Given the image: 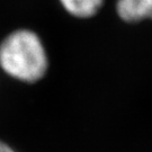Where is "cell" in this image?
Returning <instances> with one entry per match:
<instances>
[{"mask_svg": "<svg viewBox=\"0 0 152 152\" xmlns=\"http://www.w3.org/2000/svg\"><path fill=\"white\" fill-rule=\"evenodd\" d=\"M50 59L44 41L28 27H16L0 39V71L7 78L24 85L44 79Z\"/></svg>", "mask_w": 152, "mask_h": 152, "instance_id": "cell-1", "label": "cell"}, {"mask_svg": "<svg viewBox=\"0 0 152 152\" xmlns=\"http://www.w3.org/2000/svg\"><path fill=\"white\" fill-rule=\"evenodd\" d=\"M116 11L121 19L127 23L152 20V0H117Z\"/></svg>", "mask_w": 152, "mask_h": 152, "instance_id": "cell-2", "label": "cell"}, {"mask_svg": "<svg viewBox=\"0 0 152 152\" xmlns=\"http://www.w3.org/2000/svg\"><path fill=\"white\" fill-rule=\"evenodd\" d=\"M104 0H59L69 15L77 18H89L97 14Z\"/></svg>", "mask_w": 152, "mask_h": 152, "instance_id": "cell-3", "label": "cell"}, {"mask_svg": "<svg viewBox=\"0 0 152 152\" xmlns=\"http://www.w3.org/2000/svg\"><path fill=\"white\" fill-rule=\"evenodd\" d=\"M0 152H19V151L12 144H10L7 140L0 137Z\"/></svg>", "mask_w": 152, "mask_h": 152, "instance_id": "cell-4", "label": "cell"}]
</instances>
